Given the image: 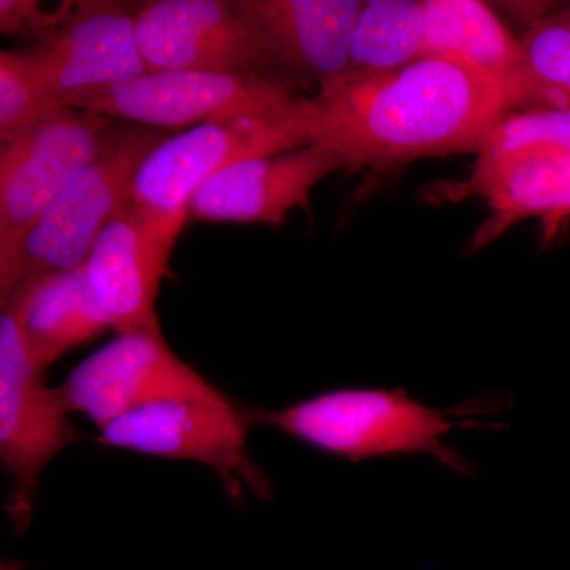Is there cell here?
I'll return each mask as SVG.
<instances>
[{"mask_svg":"<svg viewBox=\"0 0 570 570\" xmlns=\"http://www.w3.org/2000/svg\"><path fill=\"white\" fill-rule=\"evenodd\" d=\"M58 387H50L7 309L0 313V460L11 480L6 512L28 530L45 469L81 438Z\"/></svg>","mask_w":570,"mask_h":570,"instance_id":"obj_8","label":"cell"},{"mask_svg":"<svg viewBox=\"0 0 570 570\" xmlns=\"http://www.w3.org/2000/svg\"><path fill=\"white\" fill-rule=\"evenodd\" d=\"M137 9L124 2H78L55 36L18 55L56 105L70 94L134 80L148 71L135 40Z\"/></svg>","mask_w":570,"mask_h":570,"instance_id":"obj_12","label":"cell"},{"mask_svg":"<svg viewBox=\"0 0 570 570\" xmlns=\"http://www.w3.org/2000/svg\"><path fill=\"white\" fill-rule=\"evenodd\" d=\"M309 145L311 97L291 110L200 124L160 142L142 160L127 195L179 235L194 195L225 168Z\"/></svg>","mask_w":570,"mask_h":570,"instance_id":"obj_3","label":"cell"},{"mask_svg":"<svg viewBox=\"0 0 570 570\" xmlns=\"http://www.w3.org/2000/svg\"><path fill=\"white\" fill-rule=\"evenodd\" d=\"M505 110H570V6L528 28L502 81Z\"/></svg>","mask_w":570,"mask_h":570,"instance_id":"obj_18","label":"cell"},{"mask_svg":"<svg viewBox=\"0 0 570 570\" xmlns=\"http://www.w3.org/2000/svg\"><path fill=\"white\" fill-rule=\"evenodd\" d=\"M61 107L32 77L18 51H0V141L9 140Z\"/></svg>","mask_w":570,"mask_h":570,"instance_id":"obj_21","label":"cell"},{"mask_svg":"<svg viewBox=\"0 0 570 570\" xmlns=\"http://www.w3.org/2000/svg\"><path fill=\"white\" fill-rule=\"evenodd\" d=\"M423 40V0H367L356 18L346 73L377 75L406 67L422 59Z\"/></svg>","mask_w":570,"mask_h":570,"instance_id":"obj_19","label":"cell"},{"mask_svg":"<svg viewBox=\"0 0 570 570\" xmlns=\"http://www.w3.org/2000/svg\"><path fill=\"white\" fill-rule=\"evenodd\" d=\"M178 236L129 195L100 230L82 269L94 299L116 333L160 324L157 296L170 275Z\"/></svg>","mask_w":570,"mask_h":570,"instance_id":"obj_11","label":"cell"},{"mask_svg":"<svg viewBox=\"0 0 570 570\" xmlns=\"http://www.w3.org/2000/svg\"><path fill=\"white\" fill-rule=\"evenodd\" d=\"M2 309L14 318L29 355L43 371L111 328L82 266L26 277L2 299Z\"/></svg>","mask_w":570,"mask_h":570,"instance_id":"obj_16","label":"cell"},{"mask_svg":"<svg viewBox=\"0 0 570 570\" xmlns=\"http://www.w3.org/2000/svg\"><path fill=\"white\" fill-rule=\"evenodd\" d=\"M295 86L273 75L146 71L134 80L70 94L59 105L168 130L291 110L305 99Z\"/></svg>","mask_w":570,"mask_h":570,"instance_id":"obj_7","label":"cell"},{"mask_svg":"<svg viewBox=\"0 0 570 570\" xmlns=\"http://www.w3.org/2000/svg\"><path fill=\"white\" fill-rule=\"evenodd\" d=\"M58 389L70 414L85 415L99 430L160 401L224 395L175 354L160 324L118 333Z\"/></svg>","mask_w":570,"mask_h":570,"instance_id":"obj_9","label":"cell"},{"mask_svg":"<svg viewBox=\"0 0 570 570\" xmlns=\"http://www.w3.org/2000/svg\"><path fill=\"white\" fill-rule=\"evenodd\" d=\"M257 426V409L239 406L224 393L176 397L138 409L99 430L96 441L105 448L204 464L232 501H243L250 493L269 502L275 490L247 445Z\"/></svg>","mask_w":570,"mask_h":570,"instance_id":"obj_4","label":"cell"},{"mask_svg":"<svg viewBox=\"0 0 570 570\" xmlns=\"http://www.w3.org/2000/svg\"><path fill=\"white\" fill-rule=\"evenodd\" d=\"M466 187L468 193L485 198L491 209L472 243L475 250L530 217L542 220L543 242H553L570 219V154L527 149L478 156Z\"/></svg>","mask_w":570,"mask_h":570,"instance_id":"obj_15","label":"cell"},{"mask_svg":"<svg viewBox=\"0 0 570 570\" xmlns=\"http://www.w3.org/2000/svg\"><path fill=\"white\" fill-rule=\"evenodd\" d=\"M343 168L344 160L321 145L242 160L200 187L189 216L208 223L279 225L296 208L309 212L318 183Z\"/></svg>","mask_w":570,"mask_h":570,"instance_id":"obj_13","label":"cell"},{"mask_svg":"<svg viewBox=\"0 0 570 570\" xmlns=\"http://www.w3.org/2000/svg\"><path fill=\"white\" fill-rule=\"evenodd\" d=\"M485 400L434 409L412 400L404 389L347 387L318 393L275 411L257 409V425L326 455L360 463L374 459L428 455L456 474L475 475V464L445 439L455 428L479 426L474 414Z\"/></svg>","mask_w":570,"mask_h":570,"instance_id":"obj_2","label":"cell"},{"mask_svg":"<svg viewBox=\"0 0 570 570\" xmlns=\"http://www.w3.org/2000/svg\"><path fill=\"white\" fill-rule=\"evenodd\" d=\"M168 137L167 130L115 119L91 163L26 236L10 292L26 277L80 268L105 224L126 200L142 160Z\"/></svg>","mask_w":570,"mask_h":570,"instance_id":"obj_5","label":"cell"},{"mask_svg":"<svg viewBox=\"0 0 570 570\" xmlns=\"http://www.w3.org/2000/svg\"><path fill=\"white\" fill-rule=\"evenodd\" d=\"M423 58L471 63L504 81L519 55L513 39L491 7L479 0H423Z\"/></svg>","mask_w":570,"mask_h":570,"instance_id":"obj_17","label":"cell"},{"mask_svg":"<svg viewBox=\"0 0 570 570\" xmlns=\"http://www.w3.org/2000/svg\"><path fill=\"white\" fill-rule=\"evenodd\" d=\"M134 24L138 51L148 71L284 78L264 37L232 2L154 0L138 7Z\"/></svg>","mask_w":570,"mask_h":570,"instance_id":"obj_10","label":"cell"},{"mask_svg":"<svg viewBox=\"0 0 570 570\" xmlns=\"http://www.w3.org/2000/svg\"><path fill=\"white\" fill-rule=\"evenodd\" d=\"M313 145L346 168L384 171L414 160L480 154L508 110L501 81L471 63L423 58L377 75H343L318 88Z\"/></svg>","mask_w":570,"mask_h":570,"instance_id":"obj_1","label":"cell"},{"mask_svg":"<svg viewBox=\"0 0 570 570\" xmlns=\"http://www.w3.org/2000/svg\"><path fill=\"white\" fill-rule=\"evenodd\" d=\"M112 122L107 116L61 105L0 141V298L9 295L26 236L91 163Z\"/></svg>","mask_w":570,"mask_h":570,"instance_id":"obj_6","label":"cell"},{"mask_svg":"<svg viewBox=\"0 0 570 570\" xmlns=\"http://www.w3.org/2000/svg\"><path fill=\"white\" fill-rule=\"evenodd\" d=\"M78 2H63L48 11L36 0H0V32L40 43L55 36L73 17Z\"/></svg>","mask_w":570,"mask_h":570,"instance_id":"obj_22","label":"cell"},{"mask_svg":"<svg viewBox=\"0 0 570 570\" xmlns=\"http://www.w3.org/2000/svg\"><path fill=\"white\" fill-rule=\"evenodd\" d=\"M264 37L281 75L318 88L347 71L362 0H232Z\"/></svg>","mask_w":570,"mask_h":570,"instance_id":"obj_14","label":"cell"},{"mask_svg":"<svg viewBox=\"0 0 570 570\" xmlns=\"http://www.w3.org/2000/svg\"><path fill=\"white\" fill-rule=\"evenodd\" d=\"M527 149L570 154V110L543 108L509 112L479 156H504Z\"/></svg>","mask_w":570,"mask_h":570,"instance_id":"obj_20","label":"cell"}]
</instances>
